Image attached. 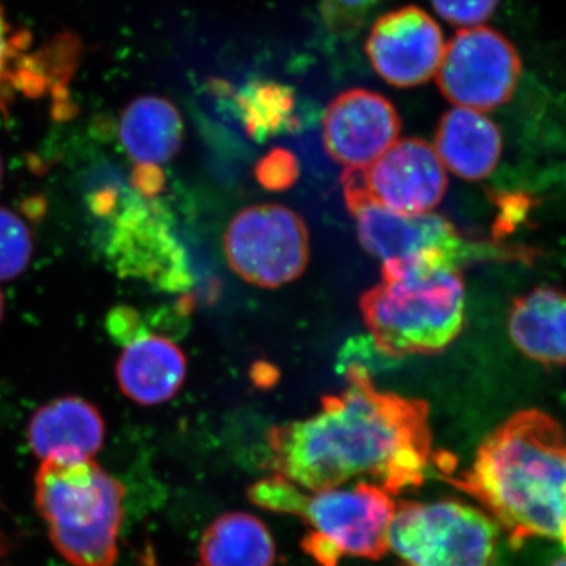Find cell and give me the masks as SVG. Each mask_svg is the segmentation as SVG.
Returning <instances> with one entry per match:
<instances>
[{
    "label": "cell",
    "mask_w": 566,
    "mask_h": 566,
    "mask_svg": "<svg viewBox=\"0 0 566 566\" xmlns=\"http://www.w3.org/2000/svg\"><path fill=\"white\" fill-rule=\"evenodd\" d=\"M268 469L305 491L365 479L390 495L422 485L433 450L427 401L376 389L360 365L346 370V387L327 395L322 411L268 433Z\"/></svg>",
    "instance_id": "obj_1"
},
{
    "label": "cell",
    "mask_w": 566,
    "mask_h": 566,
    "mask_svg": "<svg viewBox=\"0 0 566 566\" xmlns=\"http://www.w3.org/2000/svg\"><path fill=\"white\" fill-rule=\"evenodd\" d=\"M444 479L474 497L483 512L520 547L531 538L566 546V436L554 417L524 409L483 439L465 471L450 469Z\"/></svg>",
    "instance_id": "obj_2"
},
{
    "label": "cell",
    "mask_w": 566,
    "mask_h": 566,
    "mask_svg": "<svg viewBox=\"0 0 566 566\" xmlns=\"http://www.w3.org/2000/svg\"><path fill=\"white\" fill-rule=\"evenodd\" d=\"M249 497L263 509L300 516L307 524L301 546L316 566H338L348 557L381 560L389 553L397 505L392 495L374 483L305 491L271 475L255 483Z\"/></svg>",
    "instance_id": "obj_3"
},
{
    "label": "cell",
    "mask_w": 566,
    "mask_h": 566,
    "mask_svg": "<svg viewBox=\"0 0 566 566\" xmlns=\"http://www.w3.org/2000/svg\"><path fill=\"white\" fill-rule=\"evenodd\" d=\"M36 506L52 545L73 566H114L125 517V488L93 460L41 464Z\"/></svg>",
    "instance_id": "obj_4"
},
{
    "label": "cell",
    "mask_w": 566,
    "mask_h": 566,
    "mask_svg": "<svg viewBox=\"0 0 566 566\" xmlns=\"http://www.w3.org/2000/svg\"><path fill=\"white\" fill-rule=\"evenodd\" d=\"M365 326L386 356L444 352L464 327V281L458 270L382 277L360 297Z\"/></svg>",
    "instance_id": "obj_5"
},
{
    "label": "cell",
    "mask_w": 566,
    "mask_h": 566,
    "mask_svg": "<svg viewBox=\"0 0 566 566\" xmlns=\"http://www.w3.org/2000/svg\"><path fill=\"white\" fill-rule=\"evenodd\" d=\"M482 509L457 499L397 505L389 551L397 566H490L499 531Z\"/></svg>",
    "instance_id": "obj_6"
},
{
    "label": "cell",
    "mask_w": 566,
    "mask_h": 566,
    "mask_svg": "<svg viewBox=\"0 0 566 566\" xmlns=\"http://www.w3.org/2000/svg\"><path fill=\"white\" fill-rule=\"evenodd\" d=\"M360 244L381 260L382 277L458 270L468 255L463 238L442 216L401 214L364 199L346 200Z\"/></svg>",
    "instance_id": "obj_7"
},
{
    "label": "cell",
    "mask_w": 566,
    "mask_h": 566,
    "mask_svg": "<svg viewBox=\"0 0 566 566\" xmlns=\"http://www.w3.org/2000/svg\"><path fill=\"white\" fill-rule=\"evenodd\" d=\"M233 273L260 289L296 281L311 256V237L300 216L282 205H253L238 212L223 237Z\"/></svg>",
    "instance_id": "obj_8"
},
{
    "label": "cell",
    "mask_w": 566,
    "mask_h": 566,
    "mask_svg": "<svg viewBox=\"0 0 566 566\" xmlns=\"http://www.w3.org/2000/svg\"><path fill=\"white\" fill-rule=\"evenodd\" d=\"M520 54L512 43L485 25L457 32L438 70L442 95L457 107L493 111L509 103L520 81Z\"/></svg>",
    "instance_id": "obj_9"
},
{
    "label": "cell",
    "mask_w": 566,
    "mask_h": 566,
    "mask_svg": "<svg viewBox=\"0 0 566 566\" xmlns=\"http://www.w3.org/2000/svg\"><path fill=\"white\" fill-rule=\"evenodd\" d=\"M345 200L364 199L401 214H427L447 191L444 164L428 142L398 140L363 169L342 175Z\"/></svg>",
    "instance_id": "obj_10"
},
{
    "label": "cell",
    "mask_w": 566,
    "mask_h": 566,
    "mask_svg": "<svg viewBox=\"0 0 566 566\" xmlns=\"http://www.w3.org/2000/svg\"><path fill=\"white\" fill-rule=\"evenodd\" d=\"M107 255L120 273L169 292L188 289V260L161 205L134 193L112 219Z\"/></svg>",
    "instance_id": "obj_11"
},
{
    "label": "cell",
    "mask_w": 566,
    "mask_h": 566,
    "mask_svg": "<svg viewBox=\"0 0 566 566\" xmlns=\"http://www.w3.org/2000/svg\"><path fill=\"white\" fill-rule=\"evenodd\" d=\"M107 331L123 346L115 375L129 400L155 406L177 395L188 370L180 346L144 327L139 312L132 307H115L107 316Z\"/></svg>",
    "instance_id": "obj_12"
},
{
    "label": "cell",
    "mask_w": 566,
    "mask_h": 566,
    "mask_svg": "<svg viewBox=\"0 0 566 566\" xmlns=\"http://www.w3.org/2000/svg\"><path fill=\"white\" fill-rule=\"evenodd\" d=\"M365 50L387 84L409 88L438 73L446 44L441 28L430 14L419 7H405L376 21Z\"/></svg>",
    "instance_id": "obj_13"
},
{
    "label": "cell",
    "mask_w": 566,
    "mask_h": 566,
    "mask_svg": "<svg viewBox=\"0 0 566 566\" xmlns=\"http://www.w3.org/2000/svg\"><path fill=\"white\" fill-rule=\"evenodd\" d=\"M400 132L394 104L364 88L340 93L323 117L324 148L346 169L370 166L397 144Z\"/></svg>",
    "instance_id": "obj_14"
},
{
    "label": "cell",
    "mask_w": 566,
    "mask_h": 566,
    "mask_svg": "<svg viewBox=\"0 0 566 566\" xmlns=\"http://www.w3.org/2000/svg\"><path fill=\"white\" fill-rule=\"evenodd\" d=\"M118 137L133 163L134 192L155 199L166 185L163 166L180 151L185 137L180 112L161 96H140L123 109Z\"/></svg>",
    "instance_id": "obj_15"
},
{
    "label": "cell",
    "mask_w": 566,
    "mask_h": 566,
    "mask_svg": "<svg viewBox=\"0 0 566 566\" xmlns=\"http://www.w3.org/2000/svg\"><path fill=\"white\" fill-rule=\"evenodd\" d=\"M104 436L102 412L80 397L41 406L28 428L29 446L43 461L92 460L102 450Z\"/></svg>",
    "instance_id": "obj_16"
},
{
    "label": "cell",
    "mask_w": 566,
    "mask_h": 566,
    "mask_svg": "<svg viewBox=\"0 0 566 566\" xmlns=\"http://www.w3.org/2000/svg\"><path fill=\"white\" fill-rule=\"evenodd\" d=\"M434 150L457 177L485 180L501 161V129L482 112L453 107L439 122Z\"/></svg>",
    "instance_id": "obj_17"
},
{
    "label": "cell",
    "mask_w": 566,
    "mask_h": 566,
    "mask_svg": "<svg viewBox=\"0 0 566 566\" xmlns=\"http://www.w3.org/2000/svg\"><path fill=\"white\" fill-rule=\"evenodd\" d=\"M509 334L528 359L565 367L566 293L542 286L517 297L510 311Z\"/></svg>",
    "instance_id": "obj_18"
},
{
    "label": "cell",
    "mask_w": 566,
    "mask_h": 566,
    "mask_svg": "<svg viewBox=\"0 0 566 566\" xmlns=\"http://www.w3.org/2000/svg\"><path fill=\"white\" fill-rule=\"evenodd\" d=\"M200 560L203 566H274V539L255 516L227 513L205 531Z\"/></svg>",
    "instance_id": "obj_19"
},
{
    "label": "cell",
    "mask_w": 566,
    "mask_h": 566,
    "mask_svg": "<svg viewBox=\"0 0 566 566\" xmlns=\"http://www.w3.org/2000/svg\"><path fill=\"white\" fill-rule=\"evenodd\" d=\"M245 129L253 137H266L297 125L292 88L273 81H252L237 95Z\"/></svg>",
    "instance_id": "obj_20"
},
{
    "label": "cell",
    "mask_w": 566,
    "mask_h": 566,
    "mask_svg": "<svg viewBox=\"0 0 566 566\" xmlns=\"http://www.w3.org/2000/svg\"><path fill=\"white\" fill-rule=\"evenodd\" d=\"M33 255V233L17 211L0 207V282L20 277Z\"/></svg>",
    "instance_id": "obj_21"
},
{
    "label": "cell",
    "mask_w": 566,
    "mask_h": 566,
    "mask_svg": "<svg viewBox=\"0 0 566 566\" xmlns=\"http://www.w3.org/2000/svg\"><path fill=\"white\" fill-rule=\"evenodd\" d=\"M501 0H431L434 10L450 24L476 28L494 13Z\"/></svg>",
    "instance_id": "obj_22"
},
{
    "label": "cell",
    "mask_w": 566,
    "mask_h": 566,
    "mask_svg": "<svg viewBox=\"0 0 566 566\" xmlns=\"http://www.w3.org/2000/svg\"><path fill=\"white\" fill-rule=\"evenodd\" d=\"M385 0H322L324 20L335 31L359 28Z\"/></svg>",
    "instance_id": "obj_23"
},
{
    "label": "cell",
    "mask_w": 566,
    "mask_h": 566,
    "mask_svg": "<svg viewBox=\"0 0 566 566\" xmlns=\"http://www.w3.org/2000/svg\"><path fill=\"white\" fill-rule=\"evenodd\" d=\"M255 174L264 188L282 191V189L290 188L296 181L300 167H297L292 153L274 150L264 156L259 167H256Z\"/></svg>",
    "instance_id": "obj_24"
},
{
    "label": "cell",
    "mask_w": 566,
    "mask_h": 566,
    "mask_svg": "<svg viewBox=\"0 0 566 566\" xmlns=\"http://www.w3.org/2000/svg\"><path fill=\"white\" fill-rule=\"evenodd\" d=\"M25 35L11 33L9 22L6 20L2 6H0V87L9 80L11 62L17 59L20 51L25 48Z\"/></svg>",
    "instance_id": "obj_25"
},
{
    "label": "cell",
    "mask_w": 566,
    "mask_h": 566,
    "mask_svg": "<svg viewBox=\"0 0 566 566\" xmlns=\"http://www.w3.org/2000/svg\"><path fill=\"white\" fill-rule=\"evenodd\" d=\"M551 566H566V556L557 558V560Z\"/></svg>",
    "instance_id": "obj_26"
},
{
    "label": "cell",
    "mask_w": 566,
    "mask_h": 566,
    "mask_svg": "<svg viewBox=\"0 0 566 566\" xmlns=\"http://www.w3.org/2000/svg\"><path fill=\"white\" fill-rule=\"evenodd\" d=\"M3 316V296L2 292H0V319H2Z\"/></svg>",
    "instance_id": "obj_27"
},
{
    "label": "cell",
    "mask_w": 566,
    "mask_h": 566,
    "mask_svg": "<svg viewBox=\"0 0 566 566\" xmlns=\"http://www.w3.org/2000/svg\"><path fill=\"white\" fill-rule=\"evenodd\" d=\"M2 175H3V167H2V159H0V182H2Z\"/></svg>",
    "instance_id": "obj_28"
},
{
    "label": "cell",
    "mask_w": 566,
    "mask_h": 566,
    "mask_svg": "<svg viewBox=\"0 0 566 566\" xmlns=\"http://www.w3.org/2000/svg\"><path fill=\"white\" fill-rule=\"evenodd\" d=\"M151 566V565H150Z\"/></svg>",
    "instance_id": "obj_29"
}]
</instances>
